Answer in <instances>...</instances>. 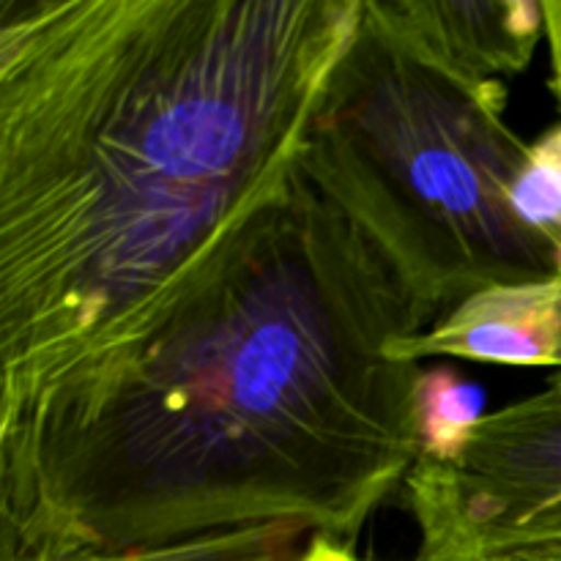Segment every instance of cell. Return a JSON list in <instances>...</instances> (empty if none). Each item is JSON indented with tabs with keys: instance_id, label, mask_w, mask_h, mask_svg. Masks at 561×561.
I'll return each mask as SVG.
<instances>
[{
	"instance_id": "6da1fadb",
	"label": "cell",
	"mask_w": 561,
	"mask_h": 561,
	"mask_svg": "<svg viewBox=\"0 0 561 561\" xmlns=\"http://www.w3.org/2000/svg\"><path fill=\"white\" fill-rule=\"evenodd\" d=\"M420 332L299 162L140 334L0 405V561L354 548L422 455Z\"/></svg>"
},
{
	"instance_id": "7a4b0ae2",
	"label": "cell",
	"mask_w": 561,
	"mask_h": 561,
	"mask_svg": "<svg viewBox=\"0 0 561 561\" xmlns=\"http://www.w3.org/2000/svg\"><path fill=\"white\" fill-rule=\"evenodd\" d=\"M362 0H0V405L140 334L301 162Z\"/></svg>"
},
{
	"instance_id": "3957f363",
	"label": "cell",
	"mask_w": 561,
	"mask_h": 561,
	"mask_svg": "<svg viewBox=\"0 0 561 561\" xmlns=\"http://www.w3.org/2000/svg\"><path fill=\"white\" fill-rule=\"evenodd\" d=\"M502 80H477L362 0L351 42L301 151L431 329L474 296L561 274V252L515 208L529 164Z\"/></svg>"
},
{
	"instance_id": "277c9868",
	"label": "cell",
	"mask_w": 561,
	"mask_h": 561,
	"mask_svg": "<svg viewBox=\"0 0 561 561\" xmlns=\"http://www.w3.org/2000/svg\"><path fill=\"white\" fill-rule=\"evenodd\" d=\"M403 493L416 561L561 553V373L474 422L449 455H420Z\"/></svg>"
},
{
	"instance_id": "5b68a950",
	"label": "cell",
	"mask_w": 561,
	"mask_h": 561,
	"mask_svg": "<svg viewBox=\"0 0 561 561\" xmlns=\"http://www.w3.org/2000/svg\"><path fill=\"white\" fill-rule=\"evenodd\" d=\"M394 356L482 362L510 367H557L561 373V274L540 283L474 296L431 329L392 345Z\"/></svg>"
},
{
	"instance_id": "8992f818",
	"label": "cell",
	"mask_w": 561,
	"mask_h": 561,
	"mask_svg": "<svg viewBox=\"0 0 561 561\" xmlns=\"http://www.w3.org/2000/svg\"><path fill=\"white\" fill-rule=\"evenodd\" d=\"M422 49L477 80L529 69L546 14L537 0H376Z\"/></svg>"
},
{
	"instance_id": "52a82bcc",
	"label": "cell",
	"mask_w": 561,
	"mask_h": 561,
	"mask_svg": "<svg viewBox=\"0 0 561 561\" xmlns=\"http://www.w3.org/2000/svg\"><path fill=\"white\" fill-rule=\"evenodd\" d=\"M482 416V389L449 370H425L420 398L422 455H449Z\"/></svg>"
},
{
	"instance_id": "ba28073f",
	"label": "cell",
	"mask_w": 561,
	"mask_h": 561,
	"mask_svg": "<svg viewBox=\"0 0 561 561\" xmlns=\"http://www.w3.org/2000/svg\"><path fill=\"white\" fill-rule=\"evenodd\" d=\"M515 208L535 233L561 252V121L531 142L529 164L515 186Z\"/></svg>"
},
{
	"instance_id": "9c48e42d",
	"label": "cell",
	"mask_w": 561,
	"mask_h": 561,
	"mask_svg": "<svg viewBox=\"0 0 561 561\" xmlns=\"http://www.w3.org/2000/svg\"><path fill=\"white\" fill-rule=\"evenodd\" d=\"M546 14V42L551 55V88L561 110V0H542Z\"/></svg>"
},
{
	"instance_id": "30bf717a",
	"label": "cell",
	"mask_w": 561,
	"mask_h": 561,
	"mask_svg": "<svg viewBox=\"0 0 561 561\" xmlns=\"http://www.w3.org/2000/svg\"><path fill=\"white\" fill-rule=\"evenodd\" d=\"M299 561H367V559L356 557L354 548H345L332 540H321V537H316V540L307 546V551L301 553Z\"/></svg>"
},
{
	"instance_id": "8fae6325",
	"label": "cell",
	"mask_w": 561,
	"mask_h": 561,
	"mask_svg": "<svg viewBox=\"0 0 561 561\" xmlns=\"http://www.w3.org/2000/svg\"><path fill=\"white\" fill-rule=\"evenodd\" d=\"M499 561H561V553H524V557L499 559Z\"/></svg>"
}]
</instances>
